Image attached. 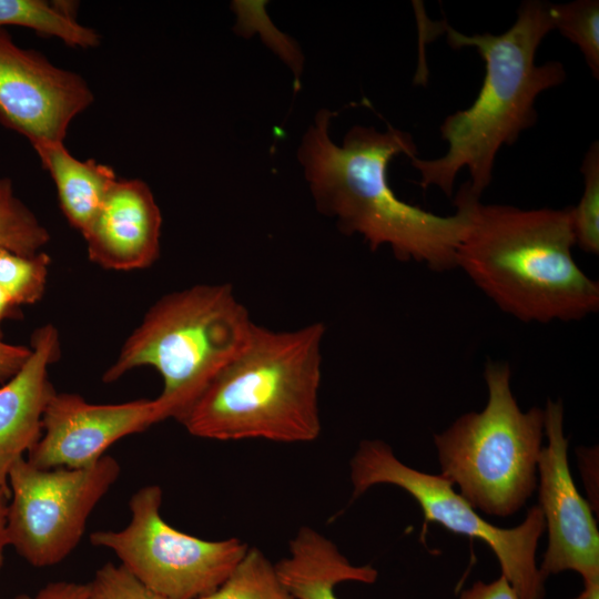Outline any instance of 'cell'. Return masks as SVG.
<instances>
[{
    "label": "cell",
    "instance_id": "cell-26",
    "mask_svg": "<svg viewBox=\"0 0 599 599\" xmlns=\"http://www.w3.org/2000/svg\"><path fill=\"white\" fill-rule=\"evenodd\" d=\"M33 599H89V585L51 582L43 587Z\"/></svg>",
    "mask_w": 599,
    "mask_h": 599
},
{
    "label": "cell",
    "instance_id": "cell-30",
    "mask_svg": "<svg viewBox=\"0 0 599 599\" xmlns=\"http://www.w3.org/2000/svg\"><path fill=\"white\" fill-rule=\"evenodd\" d=\"M13 599H32L31 597L27 596V595H19L17 596L16 598Z\"/></svg>",
    "mask_w": 599,
    "mask_h": 599
},
{
    "label": "cell",
    "instance_id": "cell-22",
    "mask_svg": "<svg viewBox=\"0 0 599 599\" xmlns=\"http://www.w3.org/2000/svg\"><path fill=\"white\" fill-rule=\"evenodd\" d=\"M583 192L577 206L570 207L575 244L583 252L599 254V144L595 141L582 164Z\"/></svg>",
    "mask_w": 599,
    "mask_h": 599
},
{
    "label": "cell",
    "instance_id": "cell-16",
    "mask_svg": "<svg viewBox=\"0 0 599 599\" xmlns=\"http://www.w3.org/2000/svg\"><path fill=\"white\" fill-rule=\"evenodd\" d=\"M33 149L55 184L59 204L67 221L82 234L118 180L114 170L93 159H75L64 142L44 143Z\"/></svg>",
    "mask_w": 599,
    "mask_h": 599
},
{
    "label": "cell",
    "instance_id": "cell-15",
    "mask_svg": "<svg viewBox=\"0 0 599 599\" xmlns=\"http://www.w3.org/2000/svg\"><path fill=\"white\" fill-rule=\"evenodd\" d=\"M275 567L296 599H339L335 592L338 583H373L378 577L372 566L352 565L332 540L308 526L290 540L288 554Z\"/></svg>",
    "mask_w": 599,
    "mask_h": 599
},
{
    "label": "cell",
    "instance_id": "cell-13",
    "mask_svg": "<svg viewBox=\"0 0 599 599\" xmlns=\"http://www.w3.org/2000/svg\"><path fill=\"white\" fill-rule=\"evenodd\" d=\"M161 225L149 185L138 179L116 180L82 233L88 256L106 270L146 268L159 257Z\"/></svg>",
    "mask_w": 599,
    "mask_h": 599
},
{
    "label": "cell",
    "instance_id": "cell-19",
    "mask_svg": "<svg viewBox=\"0 0 599 599\" xmlns=\"http://www.w3.org/2000/svg\"><path fill=\"white\" fill-rule=\"evenodd\" d=\"M49 240L47 229L14 194L12 181L0 177V247L21 255H34Z\"/></svg>",
    "mask_w": 599,
    "mask_h": 599
},
{
    "label": "cell",
    "instance_id": "cell-27",
    "mask_svg": "<svg viewBox=\"0 0 599 599\" xmlns=\"http://www.w3.org/2000/svg\"><path fill=\"white\" fill-rule=\"evenodd\" d=\"M10 491L0 487V572L4 560V550L9 546L7 536V512Z\"/></svg>",
    "mask_w": 599,
    "mask_h": 599
},
{
    "label": "cell",
    "instance_id": "cell-24",
    "mask_svg": "<svg viewBox=\"0 0 599 599\" xmlns=\"http://www.w3.org/2000/svg\"><path fill=\"white\" fill-rule=\"evenodd\" d=\"M459 599H519L508 580L500 576L491 582L477 581L460 593Z\"/></svg>",
    "mask_w": 599,
    "mask_h": 599
},
{
    "label": "cell",
    "instance_id": "cell-8",
    "mask_svg": "<svg viewBox=\"0 0 599 599\" xmlns=\"http://www.w3.org/2000/svg\"><path fill=\"white\" fill-rule=\"evenodd\" d=\"M162 489L140 488L130 499L131 520L121 530H98L90 542L112 550L126 570L165 599H200L213 593L248 549L238 538L201 539L170 526L161 516Z\"/></svg>",
    "mask_w": 599,
    "mask_h": 599
},
{
    "label": "cell",
    "instance_id": "cell-2",
    "mask_svg": "<svg viewBox=\"0 0 599 599\" xmlns=\"http://www.w3.org/2000/svg\"><path fill=\"white\" fill-rule=\"evenodd\" d=\"M449 44L475 48L485 61V78L473 104L448 115L440 125L447 152L434 160L410 158L420 172L423 189L437 186L447 196L458 172L467 167L473 193L480 196L491 182L496 155L537 121V97L566 80L558 61L536 64L544 38L554 30L550 4L529 0L518 9L515 23L501 34L467 35L445 23Z\"/></svg>",
    "mask_w": 599,
    "mask_h": 599
},
{
    "label": "cell",
    "instance_id": "cell-7",
    "mask_svg": "<svg viewBox=\"0 0 599 599\" xmlns=\"http://www.w3.org/2000/svg\"><path fill=\"white\" fill-rule=\"evenodd\" d=\"M353 499L378 484L407 491L419 504L425 524L436 522L455 534L478 538L497 557L501 576L519 599H544L545 578L536 562L539 538L546 530L539 506L528 509L514 528H500L485 520L440 475H430L403 464L382 440H363L351 460Z\"/></svg>",
    "mask_w": 599,
    "mask_h": 599
},
{
    "label": "cell",
    "instance_id": "cell-29",
    "mask_svg": "<svg viewBox=\"0 0 599 599\" xmlns=\"http://www.w3.org/2000/svg\"><path fill=\"white\" fill-rule=\"evenodd\" d=\"M575 599H599V579L583 581V590Z\"/></svg>",
    "mask_w": 599,
    "mask_h": 599
},
{
    "label": "cell",
    "instance_id": "cell-3",
    "mask_svg": "<svg viewBox=\"0 0 599 599\" xmlns=\"http://www.w3.org/2000/svg\"><path fill=\"white\" fill-rule=\"evenodd\" d=\"M570 207L477 203L456 265L521 322L578 321L599 308V283L572 256Z\"/></svg>",
    "mask_w": 599,
    "mask_h": 599
},
{
    "label": "cell",
    "instance_id": "cell-23",
    "mask_svg": "<svg viewBox=\"0 0 599 599\" xmlns=\"http://www.w3.org/2000/svg\"><path fill=\"white\" fill-rule=\"evenodd\" d=\"M89 599H165L150 590L122 565L108 562L89 582Z\"/></svg>",
    "mask_w": 599,
    "mask_h": 599
},
{
    "label": "cell",
    "instance_id": "cell-9",
    "mask_svg": "<svg viewBox=\"0 0 599 599\" xmlns=\"http://www.w3.org/2000/svg\"><path fill=\"white\" fill-rule=\"evenodd\" d=\"M121 473L104 455L85 468L43 469L20 458L8 477V544L31 566L64 560L80 542L87 521Z\"/></svg>",
    "mask_w": 599,
    "mask_h": 599
},
{
    "label": "cell",
    "instance_id": "cell-5",
    "mask_svg": "<svg viewBox=\"0 0 599 599\" xmlns=\"http://www.w3.org/2000/svg\"><path fill=\"white\" fill-rule=\"evenodd\" d=\"M254 323L229 284H201L159 298L124 341L102 376L113 383L142 366L155 368L158 396L179 420L246 344Z\"/></svg>",
    "mask_w": 599,
    "mask_h": 599
},
{
    "label": "cell",
    "instance_id": "cell-18",
    "mask_svg": "<svg viewBox=\"0 0 599 599\" xmlns=\"http://www.w3.org/2000/svg\"><path fill=\"white\" fill-rule=\"evenodd\" d=\"M200 599H296L282 582L275 565L258 549H247L227 579Z\"/></svg>",
    "mask_w": 599,
    "mask_h": 599
},
{
    "label": "cell",
    "instance_id": "cell-11",
    "mask_svg": "<svg viewBox=\"0 0 599 599\" xmlns=\"http://www.w3.org/2000/svg\"><path fill=\"white\" fill-rule=\"evenodd\" d=\"M545 436L538 460L539 508L548 528V547L541 575L546 579L565 570L583 581L599 579V531L588 501L581 497L568 465L561 400H547Z\"/></svg>",
    "mask_w": 599,
    "mask_h": 599
},
{
    "label": "cell",
    "instance_id": "cell-28",
    "mask_svg": "<svg viewBox=\"0 0 599 599\" xmlns=\"http://www.w3.org/2000/svg\"><path fill=\"white\" fill-rule=\"evenodd\" d=\"M16 308L17 306L12 303L7 293L0 287V326L6 318L14 316Z\"/></svg>",
    "mask_w": 599,
    "mask_h": 599
},
{
    "label": "cell",
    "instance_id": "cell-21",
    "mask_svg": "<svg viewBox=\"0 0 599 599\" xmlns=\"http://www.w3.org/2000/svg\"><path fill=\"white\" fill-rule=\"evenodd\" d=\"M554 30L578 45L592 75L599 78V1L550 4Z\"/></svg>",
    "mask_w": 599,
    "mask_h": 599
},
{
    "label": "cell",
    "instance_id": "cell-14",
    "mask_svg": "<svg viewBox=\"0 0 599 599\" xmlns=\"http://www.w3.org/2000/svg\"><path fill=\"white\" fill-rule=\"evenodd\" d=\"M31 354L23 366L0 387V487L10 491L12 466L42 435V417L55 393L49 367L61 353L57 327L45 324L31 336Z\"/></svg>",
    "mask_w": 599,
    "mask_h": 599
},
{
    "label": "cell",
    "instance_id": "cell-17",
    "mask_svg": "<svg viewBox=\"0 0 599 599\" xmlns=\"http://www.w3.org/2000/svg\"><path fill=\"white\" fill-rule=\"evenodd\" d=\"M18 26L55 37L73 48L89 49L100 43L99 34L79 23L73 4L43 0H0V28Z\"/></svg>",
    "mask_w": 599,
    "mask_h": 599
},
{
    "label": "cell",
    "instance_id": "cell-6",
    "mask_svg": "<svg viewBox=\"0 0 599 599\" xmlns=\"http://www.w3.org/2000/svg\"><path fill=\"white\" fill-rule=\"evenodd\" d=\"M510 375L507 363L488 361L485 408L434 435L440 476L457 485L475 509L497 517L517 512L536 489L545 436L544 409L519 408Z\"/></svg>",
    "mask_w": 599,
    "mask_h": 599
},
{
    "label": "cell",
    "instance_id": "cell-20",
    "mask_svg": "<svg viewBox=\"0 0 599 599\" xmlns=\"http://www.w3.org/2000/svg\"><path fill=\"white\" fill-rule=\"evenodd\" d=\"M50 262V256L42 251L34 255H21L0 247V287L16 306L41 300Z\"/></svg>",
    "mask_w": 599,
    "mask_h": 599
},
{
    "label": "cell",
    "instance_id": "cell-4",
    "mask_svg": "<svg viewBox=\"0 0 599 599\" xmlns=\"http://www.w3.org/2000/svg\"><path fill=\"white\" fill-rule=\"evenodd\" d=\"M325 326L272 331L246 344L177 420L195 437L309 443L322 430L318 394Z\"/></svg>",
    "mask_w": 599,
    "mask_h": 599
},
{
    "label": "cell",
    "instance_id": "cell-25",
    "mask_svg": "<svg viewBox=\"0 0 599 599\" xmlns=\"http://www.w3.org/2000/svg\"><path fill=\"white\" fill-rule=\"evenodd\" d=\"M30 354V347L8 344L0 338V383H6L17 374Z\"/></svg>",
    "mask_w": 599,
    "mask_h": 599
},
{
    "label": "cell",
    "instance_id": "cell-1",
    "mask_svg": "<svg viewBox=\"0 0 599 599\" xmlns=\"http://www.w3.org/2000/svg\"><path fill=\"white\" fill-rule=\"evenodd\" d=\"M334 112L322 109L302 138L298 160L319 212L337 219L341 231L357 233L372 251L388 245L400 261H416L435 272L457 267V250L471 224L480 196L466 182L454 205L440 216L398 199L387 179L390 160L417 156L407 132L389 126H353L342 145L328 129Z\"/></svg>",
    "mask_w": 599,
    "mask_h": 599
},
{
    "label": "cell",
    "instance_id": "cell-10",
    "mask_svg": "<svg viewBox=\"0 0 599 599\" xmlns=\"http://www.w3.org/2000/svg\"><path fill=\"white\" fill-rule=\"evenodd\" d=\"M85 80L19 47L0 28V123L35 148L64 142L72 120L93 103Z\"/></svg>",
    "mask_w": 599,
    "mask_h": 599
},
{
    "label": "cell",
    "instance_id": "cell-12",
    "mask_svg": "<svg viewBox=\"0 0 599 599\" xmlns=\"http://www.w3.org/2000/svg\"><path fill=\"white\" fill-rule=\"evenodd\" d=\"M165 419L158 397L91 404L78 394L55 392L43 413L42 435L27 460L43 469L90 467L119 439Z\"/></svg>",
    "mask_w": 599,
    "mask_h": 599
}]
</instances>
